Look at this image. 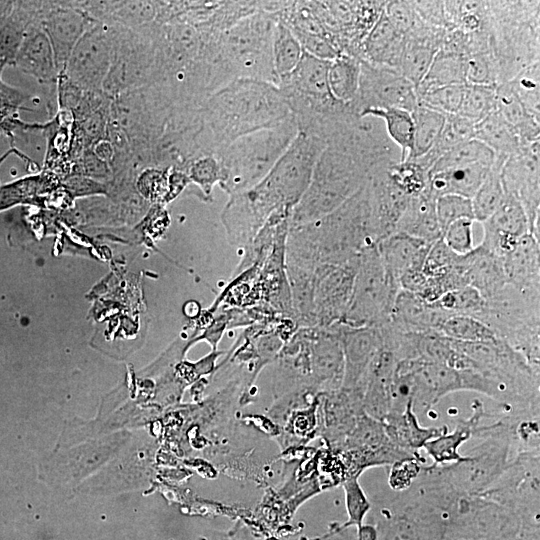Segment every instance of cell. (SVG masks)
<instances>
[{"label":"cell","instance_id":"1","mask_svg":"<svg viewBox=\"0 0 540 540\" xmlns=\"http://www.w3.org/2000/svg\"><path fill=\"white\" fill-rule=\"evenodd\" d=\"M379 242L366 184L341 206L315 221L289 228L285 267L314 273L344 264Z\"/></svg>","mask_w":540,"mask_h":540},{"label":"cell","instance_id":"2","mask_svg":"<svg viewBox=\"0 0 540 540\" xmlns=\"http://www.w3.org/2000/svg\"><path fill=\"white\" fill-rule=\"evenodd\" d=\"M199 115L202 156L293 116L278 86L254 79L233 80L215 90L201 104Z\"/></svg>","mask_w":540,"mask_h":540},{"label":"cell","instance_id":"3","mask_svg":"<svg viewBox=\"0 0 540 540\" xmlns=\"http://www.w3.org/2000/svg\"><path fill=\"white\" fill-rule=\"evenodd\" d=\"M274 13L250 14L225 31L210 62V94L237 79H254L277 86L272 57Z\"/></svg>","mask_w":540,"mask_h":540},{"label":"cell","instance_id":"4","mask_svg":"<svg viewBox=\"0 0 540 540\" xmlns=\"http://www.w3.org/2000/svg\"><path fill=\"white\" fill-rule=\"evenodd\" d=\"M375 168L354 153L327 145L315 165L311 182L292 209L289 228L331 213L359 191Z\"/></svg>","mask_w":540,"mask_h":540},{"label":"cell","instance_id":"5","mask_svg":"<svg viewBox=\"0 0 540 540\" xmlns=\"http://www.w3.org/2000/svg\"><path fill=\"white\" fill-rule=\"evenodd\" d=\"M326 143L303 132L296 136L270 172L243 195L263 221L280 209L292 210L307 190Z\"/></svg>","mask_w":540,"mask_h":540},{"label":"cell","instance_id":"6","mask_svg":"<svg viewBox=\"0 0 540 540\" xmlns=\"http://www.w3.org/2000/svg\"><path fill=\"white\" fill-rule=\"evenodd\" d=\"M298 132L294 117L244 135L214 155L222 171L220 187L230 196L258 184L273 168Z\"/></svg>","mask_w":540,"mask_h":540},{"label":"cell","instance_id":"7","mask_svg":"<svg viewBox=\"0 0 540 540\" xmlns=\"http://www.w3.org/2000/svg\"><path fill=\"white\" fill-rule=\"evenodd\" d=\"M155 25L140 29L116 26L113 57L102 86L109 98L158 82Z\"/></svg>","mask_w":540,"mask_h":540},{"label":"cell","instance_id":"8","mask_svg":"<svg viewBox=\"0 0 540 540\" xmlns=\"http://www.w3.org/2000/svg\"><path fill=\"white\" fill-rule=\"evenodd\" d=\"M399 290L386 275L377 244L364 248L359 255L351 302L339 323L364 327L389 322Z\"/></svg>","mask_w":540,"mask_h":540},{"label":"cell","instance_id":"9","mask_svg":"<svg viewBox=\"0 0 540 540\" xmlns=\"http://www.w3.org/2000/svg\"><path fill=\"white\" fill-rule=\"evenodd\" d=\"M116 34V26L95 21L74 47L62 74L84 91H102Z\"/></svg>","mask_w":540,"mask_h":540},{"label":"cell","instance_id":"10","mask_svg":"<svg viewBox=\"0 0 540 540\" xmlns=\"http://www.w3.org/2000/svg\"><path fill=\"white\" fill-rule=\"evenodd\" d=\"M418 104L415 86L398 70L361 60L359 88L351 104L355 111L400 108L410 113Z\"/></svg>","mask_w":540,"mask_h":540},{"label":"cell","instance_id":"11","mask_svg":"<svg viewBox=\"0 0 540 540\" xmlns=\"http://www.w3.org/2000/svg\"><path fill=\"white\" fill-rule=\"evenodd\" d=\"M359 257L344 264L322 265L315 270L316 326L329 327L344 318L353 293Z\"/></svg>","mask_w":540,"mask_h":540},{"label":"cell","instance_id":"12","mask_svg":"<svg viewBox=\"0 0 540 540\" xmlns=\"http://www.w3.org/2000/svg\"><path fill=\"white\" fill-rule=\"evenodd\" d=\"M539 140L508 158L501 168L504 192L522 205L528 219L530 234L539 238L540 187Z\"/></svg>","mask_w":540,"mask_h":540},{"label":"cell","instance_id":"13","mask_svg":"<svg viewBox=\"0 0 540 540\" xmlns=\"http://www.w3.org/2000/svg\"><path fill=\"white\" fill-rule=\"evenodd\" d=\"M340 340L344 356L342 387L365 391L368 367L383 347V336L379 326L353 327L343 323L331 325Z\"/></svg>","mask_w":540,"mask_h":540},{"label":"cell","instance_id":"14","mask_svg":"<svg viewBox=\"0 0 540 540\" xmlns=\"http://www.w3.org/2000/svg\"><path fill=\"white\" fill-rule=\"evenodd\" d=\"M94 22L79 5L48 4L41 25L50 41L59 75L65 71L74 47Z\"/></svg>","mask_w":540,"mask_h":540},{"label":"cell","instance_id":"15","mask_svg":"<svg viewBox=\"0 0 540 540\" xmlns=\"http://www.w3.org/2000/svg\"><path fill=\"white\" fill-rule=\"evenodd\" d=\"M433 243L394 232L377 243V249L386 275L397 287L401 279L422 269L427 253Z\"/></svg>","mask_w":540,"mask_h":540},{"label":"cell","instance_id":"16","mask_svg":"<svg viewBox=\"0 0 540 540\" xmlns=\"http://www.w3.org/2000/svg\"><path fill=\"white\" fill-rule=\"evenodd\" d=\"M448 313L414 293L400 289L390 315V324L403 333H438Z\"/></svg>","mask_w":540,"mask_h":540},{"label":"cell","instance_id":"17","mask_svg":"<svg viewBox=\"0 0 540 540\" xmlns=\"http://www.w3.org/2000/svg\"><path fill=\"white\" fill-rule=\"evenodd\" d=\"M14 63L40 83H57L59 74L53 50L41 20L32 23L27 29Z\"/></svg>","mask_w":540,"mask_h":540},{"label":"cell","instance_id":"18","mask_svg":"<svg viewBox=\"0 0 540 540\" xmlns=\"http://www.w3.org/2000/svg\"><path fill=\"white\" fill-rule=\"evenodd\" d=\"M540 242L532 234L522 236L516 246L503 257L508 283L519 291L540 296Z\"/></svg>","mask_w":540,"mask_h":540},{"label":"cell","instance_id":"19","mask_svg":"<svg viewBox=\"0 0 540 540\" xmlns=\"http://www.w3.org/2000/svg\"><path fill=\"white\" fill-rule=\"evenodd\" d=\"M404 45L405 37L394 27L383 10L361 45L360 59L396 69Z\"/></svg>","mask_w":540,"mask_h":540},{"label":"cell","instance_id":"20","mask_svg":"<svg viewBox=\"0 0 540 540\" xmlns=\"http://www.w3.org/2000/svg\"><path fill=\"white\" fill-rule=\"evenodd\" d=\"M463 256L468 283L485 300L493 297L508 283L502 260L481 244Z\"/></svg>","mask_w":540,"mask_h":540},{"label":"cell","instance_id":"21","mask_svg":"<svg viewBox=\"0 0 540 540\" xmlns=\"http://www.w3.org/2000/svg\"><path fill=\"white\" fill-rule=\"evenodd\" d=\"M435 201L427 191L410 197L394 232H400L430 243L442 238Z\"/></svg>","mask_w":540,"mask_h":540},{"label":"cell","instance_id":"22","mask_svg":"<svg viewBox=\"0 0 540 540\" xmlns=\"http://www.w3.org/2000/svg\"><path fill=\"white\" fill-rule=\"evenodd\" d=\"M492 166L473 164L452 168L435 173H428L426 190L433 198L446 194H455L472 198Z\"/></svg>","mask_w":540,"mask_h":540},{"label":"cell","instance_id":"23","mask_svg":"<svg viewBox=\"0 0 540 540\" xmlns=\"http://www.w3.org/2000/svg\"><path fill=\"white\" fill-rule=\"evenodd\" d=\"M496 111L515 129L523 147L539 140V119L526 111L508 81L496 86Z\"/></svg>","mask_w":540,"mask_h":540},{"label":"cell","instance_id":"24","mask_svg":"<svg viewBox=\"0 0 540 540\" xmlns=\"http://www.w3.org/2000/svg\"><path fill=\"white\" fill-rule=\"evenodd\" d=\"M474 139L486 145L495 159L504 162L523 148L515 129L497 111L475 124Z\"/></svg>","mask_w":540,"mask_h":540},{"label":"cell","instance_id":"25","mask_svg":"<svg viewBox=\"0 0 540 540\" xmlns=\"http://www.w3.org/2000/svg\"><path fill=\"white\" fill-rule=\"evenodd\" d=\"M483 236L491 239H518L530 233L527 215L513 196H505L495 212L484 222Z\"/></svg>","mask_w":540,"mask_h":540},{"label":"cell","instance_id":"26","mask_svg":"<svg viewBox=\"0 0 540 540\" xmlns=\"http://www.w3.org/2000/svg\"><path fill=\"white\" fill-rule=\"evenodd\" d=\"M453 84H466V56L439 49L427 74L416 87L417 97L432 89Z\"/></svg>","mask_w":540,"mask_h":540},{"label":"cell","instance_id":"27","mask_svg":"<svg viewBox=\"0 0 540 540\" xmlns=\"http://www.w3.org/2000/svg\"><path fill=\"white\" fill-rule=\"evenodd\" d=\"M413 119L412 149L406 158L413 161L427 154L439 139L446 115L420 103L411 112Z\"/></svg>","mask_w":540,"mask_h":540},{"label":"cell","instance_id":"28","mask_svg":"<svg viewBox=\"0 0 540 540\" xmlns=\"http://www.w3.org/2000/svg\"><path fill=\"white\" fill-rule=\"evenodd\" d=\"M361 70V60L355 56L341 53L330 61L328 84L335 100L352 104L356 99Z\"/></svg>","mask_w":540,"mask_h":540},{"label":"cell","instance_id":"29","mask_svg":"<svg viewBox=\"0 0 540 540\" xmlns=\"http://www.w3.org/2000/svg\"><path fill=\"white\" fill-rule=\"evenodd\" d=\"M361 118L382 120L389 139L399 148V159L405 161L412 149L413 119L409 111L400 108H369L360 112Z\"/></svg>","mask_w":540,"mask_h":540},{"label":"cell","instance_id":"30","mask_svg":"<svg viewBox=\"0 0 540 540\" xmlns=\"http://www.w3.org/2000/svg\"><path fill=\"white\" fill-rule=\"evenodd\" d=\"M413 402L409 401L402 414H389L388 423L383 424L385 434L396 445L409 448L424 446L426 441L441 433V429H422L411 411Z\"/></svg>","mask_w":540,"mask_h":540},{"label":"cell","instance_id":"31","mask_svg":"<svg viewBox=\"0 0 540 540\" xmlns=\"http://www.w3.org/2000/svg\"><path fill=\"white\" fill-rule=\"evenodd\" d=\"M440 45L434 41L405 38V45L396 70L415 88L427 74Z\"/></svg>","mask_w":540,"mask_h":540},{"label":"cell","instance_id":"32","mask_svg":"<svg viewBox=\"0 0 540 540\" xmlns=\"http://www.w3.org/2000/svg\"><path fill=\"white\" fill-rule=\"evenodd\" d=\"M474 128V123L457 114L446 115L444 128L436 144L427 154L413 162L429 172L432 165L445 152L465 141L474 139Z\"/></svg>","mask_w":540,"mask_h":540},{"label":"cell","instance_id":"33","mask_svg":"<svg viewBox=\"0 0 540 540\" xmlns=\"http://www.w3.org/2000/svg\"><path fill=\"white\" fill-rule=\"evenodd\" d=\"M302 55L303 49L297 38L283 22L277 19L273 29L272 57L278 82L280 78L295 69Z\"/></svg>","mask_w":540,"mask_h":540},{"label":"cell","instance_id":"34","mask_svg":"<svg viewBox=\"0 0 540 540\" xmlns=\"http://www.w3.org/2000/svg\"><path fill=\"white\" fill-rule=\"evenodd\" d=\"M505 162L495 159L488 175L471 198L474 219L487 220L502 202L505 192L501 180V168Z\"/></svg>","mask_w":540,"mask_h":540},{"label":"cell","instance_id":"35","mask_svg":"<svg viewBox=\"0 0 540 540\" xmlns=\"http://www.w3.org/2000/svg\"><path fill=\"white\" fill-rule=\"evenodd\" d=\"M495 161L494 153L476 139L465 141L440 156L428 173H435L452 168L473 164L492 166Z\"/></svg>","mask_w":540,"mask_h":540},{"label":"cell","instance_id":"36","mask_svg":"<svg viewBox=\"0 0 540 540\" xmlns=\"http://www.w3.org/2000/svg\"><path fill=\"white\" fill-rule=\"evenodd\" d=\"M496 86L465 84L457 115L477 124L495 112Z\"/></svg>","mask_w":540,"mask_h":540},{"label":"cell","instance_id":"37","mask_svg":"<svg viewBox=\"0 0 540 540\" xmlns=\"http://www.w3.org/2000/svg\"><path fill=\"white\" fill-rule=\"evenodd\" d=\"M438 334L461 342H490L499 339L486 324L468 315H449L440 326Z\"/></svg>","mask_w":540,"mask_h":540},{"label":"cell","instance_id":"38","mask_svg":"<svg viewBox=\"0 0 540 540\" xmlns=\"http://www.w3.org/2000/svg\"><path fill=\"white\" fill-rule=\"evenodd\" d=\"M473 407L475 409L473 417L460 424L453 434L439 437L436 440L424 444L426 450L434 458L436 463L446 460H465L457 453V448L470 436L471 430L477 424L483 413L481 402L475 401Z\"/></svg>","mask_w":540,"mask_h":540},{"label":"cell","instance_id":"39","mask_svg":"<svg viewBox=\"0 0 540 540\" xmlns=\"http://www.w3.org/2000/svg\"><path fill=\"white\" fill-rule=\"evenodd\" d=\"M434 304L449 315L477 318L484 311L486 301L477 289L468 285L446 292Z\"/></svg>","mask_w":540,"mask_h":540},{"label":"cell","instance_id":"40","mask_svg":"<svg viewBox=\"0 0 540 540\" xmlns=\"http://www.w3.org/2000/svg\"><path fill=\"white\" fill-rule=\"evenodd\" d=\"M395 186L408 197L423 193L428 183V171L413 161H396L387 167Z\"/></svg>","mask_w":540,"mask_h":540},{"label":"cell","instance_id":"41","mask_svg":"<svg viewBox=\"0 0 540 540\" xmlns=\"http://www.w3.org/2000/svg\"><path fill=\"white\" fill-rule=\"evenodd\" d=\"M539 61L521 69L508 80L526 111L539 119Z\"/></svg>","mask_w":540,"mask_h":540},{"label":"cell","instance_id":"42","mask_svg":"<svg viewBox=\"0 0 540 540\" xmlns=\"http://www.w3.org/2000/svg\"><path fill=\"white\" fill-rule=\"evenodd\" d=\"M186 173L189 180L199 186L206 199L211 197L214 186L220 185L222 181L221 167L214 154L201 156L190 162Z\"/></svg>","mask_w":540,"mask_h":540},{"label":"cell","instance_id":"43","mask_svg":"<svg viewBox=\"0 0 540 540\" xmlns=\"http://www.w3.org/2000/svg\"><path fill=\"white\" fill-rule=\"evenodd\" d=\"M465 84L438 87L418 96V103L444 115L457 114Z\"/></svg>","mask_w":540,"mask_h":540},{"label":"cell","instance_id":"44","mask_svg":"<svg viewBox=\"0 0 540 540\" xmlns=\"http://www.w3.org/2000/svg\"><path fill=\"white\" fill-rule=\"evenodd\" d=\"M435 210L442 235L447 227L458 219L468 218L475 221L471 199L463 196H439L435 201Z\"/></svg>","mask_w":540,"mask_h":540},{"label":"cell","instance_id":"45","mask_svg":"<svg viewBox=\"0 0 540 540\" xmlns=\"http://www.w3.org/2000/svg\"><path fill=\"white\" fill-rule=\"evenodd\" d=\"M473 219L462 218L451 223L442 235L445 245L457 255H466L474 249Z\"/></svg>","mask_w":540,"mask_h":540},{"label":"cell","instance_id":"46","mask_svg":"<svg viewBox=\"0 0 540 540\" xmlns=\"http://www.w3.org/2000/svg\"><path fill=\"white\" fill-rule=\"evenodd\" d=\"M346 496V507L349 515V523L360 528L362 521L370 508V504L357 482L356 478H351L344 483Z\"/></svg>","mask_w":540,"mask_h":540},{"label":"cell","instance_id":"47","mask_svg":"<svg viewBox=\"0 0 540 540\" xmlns=\"http://www.w3.org/2000/svg\"><path fill=\"white\" fill-rule=\"evenodd\" d=\"M358 536L359 540H377L376 529L372 526H361Z\"/></svg>","mask_w":540,"mask_h":540}]
</instances>
